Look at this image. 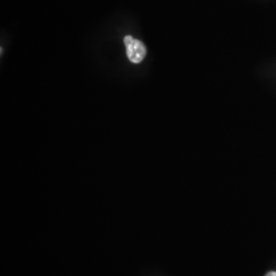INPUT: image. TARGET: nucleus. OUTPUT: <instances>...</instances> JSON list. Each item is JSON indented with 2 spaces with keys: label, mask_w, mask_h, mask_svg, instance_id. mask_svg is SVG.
Returning <instances> with one entry per match:
<instances>
[{
  "label": "nucleus",
  "mask_w": 276,
  "mask_h": 276,
  "mask_svg": "<svg viewBox=\"0 0 276 276\" xmlns=\"http://www.w3.org/2000/svg\"><path fill=\"white\" fill-rule=\"evenodd\" d=\"M123 42L126 46L129 60L134 64L142 62L147 54V48L144 43L130 36H125L123 39Z\"/></svg>",
  "instance_id": "1"
},
{
  "label": "nucleus",
  "mask_w": 276,
  "mask_h": 276,
  "mask_svg": "<svg viewBox=\"0 0 276 276\" xmlns=\"http://www.w3.org/2000/svg\"><path fill=\"white\" fill-rule=\"evenodd\" d=\"M265 276H276V272H269Z\"/></svg>",
  "instance_id": "2"
}]
</instances>
